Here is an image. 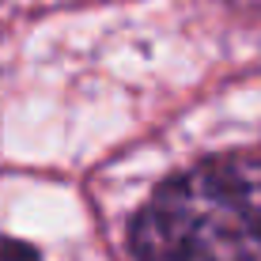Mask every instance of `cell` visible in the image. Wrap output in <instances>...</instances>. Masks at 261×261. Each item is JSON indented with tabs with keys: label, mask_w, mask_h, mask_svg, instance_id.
Wrapping results in <instances>:
<instances>
[{
	"label": "cell",
	"mask_w": 261,
	"mask_h": 261,
	"mask_svg": "<svg viewBox=\"0 0 261 261\" xmlns=\"http://www.w3.org/2000/svg\"><path fill=\"white\" fill-rule=\"evenodd\" d=\"M137 261H257L261 159L216 155L163 182L129 227Z\"/></svg>",
	"instance_id": "6da1fadb"
},
{
	"label": "cell",
	"mask_w": 261,
	"mask_h": 261,
	"mask_svg": "<svg viewBox=\"0 0 261 261\" xmlns=\"http://www.w3.org/2000/svg\"><path fill=\"white\" fill-rule=\"evenodd\" d=\"M0 261H38V254H34L27 242H15V239L0 235Z\"/></svg>",
	"instance_id": "7a4b0ae2"
}]
</instances>
